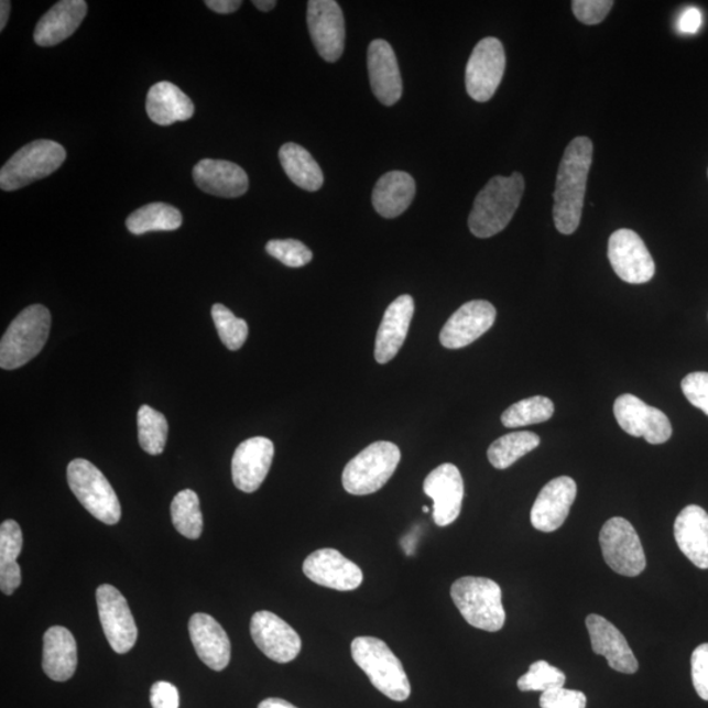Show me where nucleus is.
<instances>
[{"instance_id": "obj_1", "label": "nucleus", "mask_w": 708, "mask_h": 708, "mask_svg": "<svg viewBox=\"0 0 708 708\" xmlns=\"http://www.w3.org/2000/svg\"><path fill=\"white\" fill-rule=\"evenodd\" d=\"M593 161V143L588 137L570 141L563 154L554 192V224L563 236L579 229L587 182Z\"/></svg>"}, {"instance_id": "obj_2", "label": "nucleus", "mask_w": 708, "mask_h": 708, "mask_svg": "<svg viewBox=\"0 0 708 708\" xmlns=\"http://www.w3.org/2000/svg\"><path fill=\"white\" fill-rule=\"evenodd\" d=\"M524 190L525 181L520 172L491 178L473 201L469 217L473 236L487 239L503 231L518 211Z\"/></svg>"}, {"instance_id": "obj_3", "label": "nucleus", "mask_w": 708, "mask_h": 708, "mask_svg": "<svg viewBox=\"0 0 708 708\" xmlns=\"http://www.w3.org/2000/svg\"><path fill=\"white\" fill-rule=\"evenodd\" d=\"M350 652L355 663L368 676L371 685L395 702H404L411 696V684L401 660L381 639L359 636L353 639Z\"/></svg>"}, {"instance_id": "obj_4", "label": "nucleus", "mask_w": 708, "mask_h": 708, "mask_svg": "<svg viewBox=\"0 0 708 708\" xmlns=\"http://www.w3.org/2000/svg\"><path fill=\"white\" fill-rule=\"evenodd\" d=\"M450 595L465 621L472 628L497 632L504 628L503 593L497 581L466 576L453 584Z\"/></svg>"}, {"instance_id": "obj_5", "label": "nucleus", "mask_w": 708, "mask_h": 708, "mask_svg": "<svg viewBox=\"0 0 708 708\" xmlns=\"http://www.w3.org/2000/svg\"><path fill=\"white\" fill-rule=\"evenodd\" d=\"M51 323V312L43 305L20 313L0 341V367L13 370L33 360L50 338Z\"/></svg>"}, {"instance_id": "obj_6", "label": "nucleus", "mask_w": 708, "mask_h": 708, "mask_svg": "<svg viewBox=\"0 0 708 708\" xmlns=\"http://www.w3.org/2000/svg\"><path fill=\"white\" fill-rule=\"evenodd\" d=\"M402 454L397 446L389 442H378L363 449L342 471V486L355 497L380 491L394 476Z\"/></svg>"}, {"instance_id": "obj_7", "label": "nucleus", "mask_w": 708, "mask_h": 708, "mask_svg": "<svg viewBox=\"0 0 708 708\" xmlns=\"http://www.w3.org/2000/svg\"><path fill=\"white\" fill-rule=\"evenodd\" d=\"M67 482L75 498L95 519L105 522L106 525L119 524L120 500L98 467L86 459H74L67 466Z\"/></svg>"}, {"instance_id": "obj_8", "label": "nucleus", "mask_w": 708, "mask_h": 708, "mask_svg": "<svg viewBox=\"0 0 708 708\" xmlns=\"http://www.w3.org/2000/svg\"><path fill=\"white\" fill-rule=\"evenodd\" d=\"M66 160V150L58 142L39 140L20 149L0 171V188L18 190L51 176Z\"/></svg>"}, {"instance_id": "obj_9", "label": "nucleus", "mask_w": 708, "mask_h": 708, "mask_svg": "<svg viewBox=\"0 0 708 708\" xmlns=\"http://www.w3.org/2000/svg\"><path fill=\"white\" fill-rule=\"evenodd\" d=\"M600 545L604 562L617 574L635 577L647 566L641 538L628 520L613 518L604 522Z\"/></svg>"}, {"instance_id": "obj_10", "label": "nucleus", "mask_w": 708, "mask_h": 708, "mask_svg": "<svg viewBox=\"0 0 708 708\" xmlns=\"http://www.w3.org/2000/svg\"><path fill=\"white\" fill-rule=\"evenodd\" d=\"M505 51L501 41L486 37L473 47L466 67V89L470 98L486 102L492 99L505 73Z\"/></svg>"}, {"instance_id": "obj_11", "label": "nucleus", "mask_w": 708, "mask_h": 708, "mask_svg": "<svg viewBox=\"0 0 708 708\" xmlns=\"http://www.w3.org/2000/svg\"><path fill=\"white\" fill-rule=\"evenodd\" d=\"M608 257L617 276L624 283L645 284L655 276V261L635 231L621 229L611 233Z\"/></svg>"}, {"instance_id": "obj_12", "label": "nucleus", "mask_w": 708, "mask_h": 708, "mask_svg": "<svg viewBox=\"0 0 708 708\" xmlns=\"http://www.w3.org/2000/svg\"><path fill=\"white\" fill-rule=\"evenodd\" d=\"M96 601H98L100 622L109 645L121 655L128 653L134 647L139 629L127 598L120 590L105 584L96 590Z\"/></svg>"}, {"instance_id": "obj_13", "label": "nucleus", "mask_w": 708, "mask_h": 708, "mask_svg": "<svg viewBox=\"0 0 708 708\" xmlns=\"http://www.w3.org/2000/svg\"><path fill=\"white\" fill-rule=\"evenodd\" d=\"M614 416L625 433L632 437H643L649 444H664L672 437L668 416L635 395L624 394L618 397Z\"/></svg>"}, {"instance_id": "obj_14", "label": "nucleus", "mask_w": 708, "mask_h": 708, "mask_svg": "<svg viewBox=\"0 0 708 708\" xmlns=\"http://www.w3.org/2000/svg\"><path fill=\"white\" fill-rule=\"evenodd\" d=\"M307 25L319 56L336 62L342 56L346 23L335 0H312L307 3Z\"/></svg>"}, {"instance_id": "obj_15", "label": "nucleus", "mask_w": 708, "mask_h": 708, "mask_svg": "<svg viewBox=\"0 0 708 708\" xmlns=\"http://www.w3.org/2000/svg\"><path fill=\"white\" fill-rule=\"evenodd\" d=\"M250 631L258 649L273 662L286 664L299 655L302 641L297 631L271 611L253 614Z\"/></svg>"}, {"instance_id": "obj_16", "label": "nucleus", "mask_w": 708, "mask_h": 708, "mask_svg": "<svg viewBox=\"0 0 708 708\" xmlns=\"http://www.w3.org/2000/svg\"><path fill=\"white\" fill-rule=\"evenodd\" d=\"M424 492L433 500V520L438 526H449L459 518L465 484L457 466H438L425 478Z\"/></svg>"}, {"instance_id": "obj_17", "label": "nucleus", "mask_w": 708, "mask_h": 708, "mask_svg": "<svg viewBox=\"0 0 708 708\" xmlns=\"http://www.w3.org/2000/svg\"><path fill=\"white\" fill-rule=\"evenodd\" d=\"M304 574L318 586L340 592L355 590L363 581L361 568L335 548H322L308 555Z\"/></svg>"}, {"instance_id": "obj_18", "label": "nucleus", "mask_w": 708, "mask_h": 708, "mask_svg": "<svg viewBox=\"0 0 708 708\" xmlns=\"http://www.w3.org/2000/svg\"><path fill=\"white\" fill-rule=\"evenodd\" d=\"M497 320V308L488 301H470L460 306L445 323L439 341L448 349L470 346L483 336Z\"/></svg>"}, {"instance_id": "obj_19", "label": "nucleus", "mask_w": 708, "mask_h": 708, "mask_svg": "<svg viewBox=\"0 0 708 708\" xmlns=\"http://www.w3.org/2000/svg\"><path fill=\"white\" fill-rule=\"evenodd\" d=\"M273 457L274 445L270 438L252 437L240 444L231 462L232 482L238 490L258 491L271 470Z\"/></svg>"}, {"instance_id": "obj_20", "label": "nucleus", "mask_w": 708, "mask_h": 708, "mask_svg": "<svg viewBox=\"0 0 708 708\" xmlns=\"http://www.w3.org/2000/svg\"><path fill=\"white\" fill-rule=\"evenodd\" d=\"M577 497L573 478L559 477L542 488L532 508V525L543 533H553L565 524Z\"/></svg>"}, {"instance_id": "obj_21", "label": "nucleus", "mask_w": 708, "mask_h": 708, "mask_svg": "<svg viewBox=\"0 0 708 708\" xmlns=\"http://www.w3.org/2000/svg\"><path fill=\"white\" fill-rule=\"evenodd\" d=\"M371 89L384 106H394L402 98L403 81L393 47L384 40H374L368 50Z\"/></svg>"}, {"instance_id": "obj_22", "label": "nucleus", "mask_w": 708, "mask_h": 708, "mask_svg": "<svg viewBox=\"0 0 708 708\" xmlns=\"http://www.w3.org/2000/svg\"><path fill=\"white\" fill-rule=\"evenodd\" d=\"M586 624L596 655L607 658L611 669L634 675L639 663L622 632L597 614L588 616Z\"/></svg>"}, {"instance_id": "obj_23", "label": "nucleus", "mask_w": 708, "mask_h": 708, "mask_svg": "<svg viewBox=\"0 0 708 708\" xmlns=\"http://www.w3.org/2000/svg\"><path fill=\"white\" fill-rule=\"evenodd\" d=\"M188 628L199 660L213 671H224L230 663L231 643L222 625L208 614L197 613L192 616Z\"/></svg>"}, {"instance_id": "obj_24", "label": "nucleus", "mask_w": 708, "mask_h": 708, "mask_svg": "<svg viewBox=\"0 0 708 708\" xmlns=\"http://www.w3.org/2000/svg\"><path fill=\"white\" fill-rule=\"evenodd\" d=\"M414 313V298L407 294L401 295L388 307L375 339L374 356L378 363L390 362L401 350Z\"/></svg>"}, {"instance_id": "obj_25", "label": "nucleus", "mask_w": 708, "mask_h": 708, "mask_svg": "<svg viewBox=\"0 0 708 708\" xmlns=\"http://www.w3.org/2000/svg\"><path fill=\"white\" fill-rule=\"evenodd\" d=\"M194 178L199 189L217 197L237 198L250 187L246 171L227 161H199L194 168Z\"/></svg>"}, {"instance_id": "obj_26", "label": "nucleus", "mask_w": 708, "mask_h": 708, "mask_svg": "<svg viewBox=\"0 0 708 708\" xmlns=\"http://www.w3.org/2000/svg\"><path fill=\"white\" fill-rule=\"evenodd\" d=\"M85 0H62L41 18L34 30V43L50 47L58 45L79 29L87 15Z\"/></svg>"}, {"instance_id": "obj_27", "label": "nucleus", "mask_w": 708, "mask_h": 708, "mask_svg": "<svg viewBox=\"0 0 708 708\" xmlns=\"http://www.w3.org/2000/svg\"><path fill=\"white\" fill-rule=\"evenodd\" d=\"M675 540L694 566L708 569V513L698 505L684 508L675 521Z\"/></svg>"}, {"instance_id": "obj_28", "label": "nucleus", "mask_w": 708, "mask_h": 708, "mask_svg": "<svg viewBox=\"0 0 708 708\" xmlns=\"http://www.w3.org/2000/svg\"><path fill=\"white\" fill-rule=\"evenodd\" d=\"M78 666V645L70 631L53 625L44 635L43 669L57 683L74 676Z\"/></svg>"}, {"instance_id": "obj_29", "label": "nucleus", "mask_w": 708, "mask_h": 708, "mask_svg": "<svg viewBox=\"0 0 708 708\" xmlns=\"http://www.w3.org/2000/svg\"><path fill=\"white\" fill-rule=\"evenodd\" d=\"M146 112L157 126L168 127L189 120L195 115V106L181 88L171 81H160L150 88Z\"/></svg>"}, {"instance_id": "obj_30", "label": "nucleus", "mask_w": 708, "mask_h": 708, "mask_svg": "<svg viewBox=\"0 0 708 708\" xmlns=\"http://www.w3.org/2000/svg\"><path fill=\"white\" fill-rule=\"evenodd\" d=\"M416 194L414 177L403 171H391L377 182L373 205L378 215L396 218L410 208Z\"/></svg>"}, {"instance_id": "obj_31", "label": "nucleus", "mask_w": 708, "mask_h": 708, "mask_svg": "<svg viewBox=\"0 0 708 708\" xmlns=\"http://www.w3.org/2000/svg\"><path fill=\"white\" fill-rule=\"evenodd\" d=\"M279 156L285 174L297 187L308 192H316L323 187L325 176L322 168L305 148L288 142L280 149Z\"/></svg>"}, {"instance_id": "obj_32", "label": "nucleus", "mask_w": 708, "mask_h": 708, "mask_svg": "<svg viewBox=\"0 0 708 708\" xmlns=\"http://www.w3.org/2000/svg\"><path fill=\"white\" fill-rule=\"evenodd\" d=\"M183 224L181 210L175 206L154 203L137 209L127 219L128 230L134 236L150 231H174Z\"/></svg>"}, {"instance_id": "obj_33", "label": "nucleus", "mask_w": 708, "mask_h": 708, "mask_svg": "<svg viewBox=\"0 0 708 708\" xmlns=\"http://www.w3.org/2000/svg\"><path fill=\"white\" fill-rule=\"evenodd\" d=\"M541 438L533 432H513L494 442L487 456L490 464L498 470H507L527 453L537 449Z\"/></svg>"}, {"instance_id": "obj_34", "label": "nucleus", "mask_w": 708, "mask_h": 708, "mask_svg": "<svg viewBox=\"0 0 708 708\" xmlns=\"http://www.w3.org/2000/svg\"><path fill=\"white\" fill-rule=\"evenodd\" d=\"M171 518L176 531L185 538L198 540L201 537L204 519L195 491L184 490L176 494L171 504Z\"/></svg>"}, {"instance_id": "obj_35", "label": "nucleus", "mask_w": 708, "mask_h": 708, "mask_svg": "<svg viewBox=\"0 0 708 708\" xmlns=\"http://www.w3.org/2000/svg\"><path fill=\"white\" fill-rule=\"evenodd\" d=\"M554 411L552 399L532 396L512 404L501 416V423L505 428H520V426L545 423L553 417Z\"/></svg>"}, {"instance_id": "obj_36", "label": "nucleus", "mask_w": 708, "mask_h": 708, "mask_svg": "<svg viewBox=\"0 0 708 708\" xmlns=\"http://www.w3.org/2000/svg\"><path fill=\"white\" fill-rule=\"evenodd\" d=\"M139 439L141 448L151 454L160 456L167 443L168 423L161 412L151 409L150 405H142L139 411Z\"/></svg>"}, {"instance_id": "obj_37", "label": "nucleus", "mask_w": 708, "mask_h": 708, "mask_svg": "<svg viewBox=\"0 0 708 708\" xmlns=\"http://www.w3.org/2000/svg\"><path fill=\"white\" fill-rule=\"evenodd\" d=\"M211 316L224 346L230 350L242 348L247 338H249V325H247V322L237 318L229 308L221 304L213 306Z\"/></svg>"}, {"instance_id": "obj_38", "label": "nucleus", "mask_w": 708, "mask_h": 708, "mask_svg": "<svg viewBox=\"0 0 708 708\" xmlns=\"http://www.w3.org/2000/svg\"><path fill=\"white\" fill-rule=\"evenodd\" d=\"M566 675L545 660L534 663L526 675L520 677L518 686L521 691H548L566 684Z\"/></svg>"}, {"instance_id": "obj_39", "label": "nucleus", "mask_w": 708, "mask_h": 708, "mask_svg": "<svg viewBox=\"0 0 708 708\" xmlns=\"http://www.w3.org/2000/svg\"><path fill=\"white\" fill-rule=\"evenodd\" d=\"M265 250L288 268L305 266L313 260V252L295 239H274L268 242Z\"/></svg>"}, {"instance_id": "obj_40", "label": "nucleus", "mask_w": 708, "mask_h": 708, "mask_svg": "<svg viewBox=\"0 0 708 708\" xmlns=\"http://www.w3.org/2000/svg\"><path fill=\"white\" fill-rule=\"evenodd\" d=\"M23 549V533L17 521L7 520L0 526V569L18 567Z\"/></svg>"}, {"instance_id": "obj_41", "label": "nucleus", "mask_w": 708, "mask_h": 708, "mask_svg": "<svg viewBox=\"0 0 708 708\" xmlns=\"http://www.w3.org/2000/svg\"><path fill=\"white\" fill-rule=\"evenodd\" d=\"M613 6L614 2L611 0H575L573 11L582 24L597 25L607 19Z\"/></svg>"}, {"instance_id": "obj_42", "label": "nucleus", "mask_w": 708, "mask_h": 708, "mask_svg": "<svg viewBox=\"0 0 708 708\" xmlns=\"http://www.w3.org/2000/svg\"><path fill=\"white\" fill-rule=\"evenodd\" d=\"M680 388L687 401L708 416V373L697 371V373L687 374Z\"/></svg>"}, {"instance_id": "obj_43", "label": "nucleus", "mask_w": 708, "mask_h": 708, "mask_svg": "<svg viewBox=\"0 0 708 708\" xmlns=\"http://www.w3.org/2000/svg\"><path fill=\"white\" fill-rule=\"evenodd\" d=\"M541 708H587L586 694L579 690L558 689L542 693L540 699Z\"/></svg>"}, {"instance_id": "obj_44", "label": "nucleus", "mask_w": 708, "mask_h": 708, "mask_svg": "<svg viewBox=\"0 0 708 708\" xmlns=\"http://www.w3.org/2000/svg\"><path fill=\"white\" fill-rule=\"evenodd\" d=\"M691 678L698 696L708 702V644H700L691 655Z\"/></svg>"}, {"instance_id": "obj_45", "label": "nucleus", "mask_w": 708, "mask_h": 708, "mask_svg": "<svg viewBox=\"0 0 708 708\" xmlns=\"http://www.w3.org/2000/svg\"><path fill=\"white\" fill-rule=\"evenodd\" d=\"M150 700L153 708H178L181 706L177 687L166 680H160L151 687Z\"/></svg>"}, {"instance_id": "obj_46", "label": "nucleus", "mask_w": 708, "mask_h": 708, "mask_svg": "<svg viewBox=\"0 0 708 708\" xmlns=\"http://www.w3.org/2000/svg\"><path fill=\"white\" fill-rule=\"evenodd\" d=\"M702 22V12L696 9V7H687L678 19V31L685 34L697 33Z\"/></svg>"}, {"instance_id": "obj_47", "label": "nucleus", "mask_w": 708, "mask_h": 708, "mask_svg": "<svg viewBox=\"0 0 708 708\" xmlns=\"http://www.w3.org/2000/svg\"><path fill=\"white\" fill-rule=\"evenodd\" d=\"M205 4L211 11L221 13V15H229V13L238 11L242 2L240 0H206Z\"/></svg>"}, {"instance_id": "obj_48", "label": "nucleus", "mask_w": 708, "mask_h": 708, "mask_svg": "<svg viewBox=\"0 0 708 708\" xmlns=\"http://www.w3.org/2000/svg\"><path fill=\"white\" fill-rule=\"evenodd\" d=\"M258 708H298L281 698H266Z\"/></svg>"}, {"instance_id": "obj_49", "label": "nucleus", "mask_w": 708, "mask_h": 708, "mask_svg": "<svg viewBox=\"0 0 708 708\" xmlns=\"http://www.w3.org/2000/svg\"><path fill=\"white\" fill-rule=\"evenodd\" d=\"M11 12V2L2 0L0 2V31H4L7 23H9Z\"/></svg>"}, {"instance_id": "obj_50", "label": "nucleus", "mask_w": 708, "mask_h": 708, "mask_svg": "<svg viewBox=\"0 0 708 708\" xmlns=\"http://www.w3.org/2000/svg\"><path fill=\"white\" fill-rule=\"evenodd\" d=\"M252 3L258 10L263 12H270L277 6L276 0H253Z\"/></svg>"}, {"instance_id": "obj_51", "label": "nucleus", "mask_w": 708, "mask_h": 708, "mask_svg": "<svg viewBox=\"0 0 708 708\" xmlns=\"http://www.w3.org/2000/svg\"><path fill=\"white\" fill-rule=\"evenodd\" d=\"M429 511H431V510H429V507H423V512H424V513H429Z\"/></svg>"}]
</instances>
